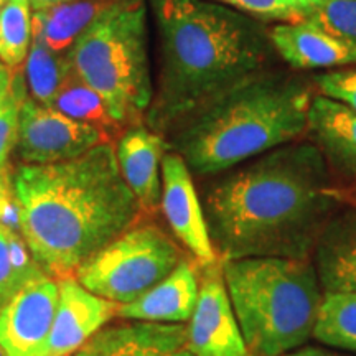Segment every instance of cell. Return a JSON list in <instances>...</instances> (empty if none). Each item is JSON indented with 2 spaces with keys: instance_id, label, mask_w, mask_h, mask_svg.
<instances>
[{
  "instance_id": "cell-5",
  "label": "cell",
  "mask_w": 356,
  "mask_h": 356,
  "mask_svg": "<svg viewBox=\"0 0 356 356\" xmlns=\"http://www.w3.org/2000/svg\"><path fill=\"white\" fill-rule=\"evenodd\" d=\"M221 267L249 353L284 356L314 337L323 296L309 259L244 257Z\"/></svg>"
},
{
  "instance_id": "cell-20",
  "label": "cell",
  "mask_w": 356,
  "mask_h": 356,
  "mask_svg": "<svg viewBox=\"0 0 356 356\" xmlns=\"http://www.w3.org/2000/svg\"><path fill=\"white\" fill-rule=\"evenodd\" d=\"M73 73L68 53L53 51L38 38H32L24 71L32 99L43 106H53L60 89Z\"/></svg>"
},
{
  "instance_id": "cell-21",
  "label": "cell",
  "mask_w": 356,
  "mask_h": 356,
  "mask_svg": "<svg viewBox=\"0 0 356 356\" xmlns=\"http://www.w3.org/2000/svg\"><path fill=\"white\" fill-rule=\"evenodd\" d=\"M314 338L333 350L356 353V293H325Z\"/></svg>"
},
{
  "instance_id": "cell-4",
  "label": "cell",
  "mask_w": 356,
  "mask_h": 356,
  "mask_svg": "<svg viewBox=\"0 0 356 356\" xmlns=\"http://www.w3.org/2000/svg\"><path fill=\"white\" fill-rule=\"evenodd\" d=\"M312 97L309 79L273 66L207 102L173 129L167 145L195 173L226 172L299 139Z\"/></svg>"
},
{
  "instance_id": "cell-34",
  "label": "cell",
  "mask_w": 356,
  "mask_h": 356,
  "mask_svg": "<svg viewBox=\"0 0 356 356\" xmlns=\"http://www.w3.org/2000/svg\"><path fill=\"white\" fill-rule=\"evenodd\" d=\"M0 356H6V353H3L2 348H0Z\"/></svg>"
},
{
  "instance_id": "cell-28",
  "label": "cell",
  "mask_w": 356,
  "mask_h": 356,
  "mask_svg": "<svg viewBox=\"0 0 356 356\" xmlns=\"http://www.w3.org/2000/svg\"><path fill=\"white\" fill-rule=\"evenodd\" d=\"M320 95L356 111V68H343L317 74L314 78Z\"/></svg>"
},
{
  "instance_id": "cell-26",
  "label": "cell",
  "mask_w": 356,
  "mask_h": 356,
  "mask_svg": "<svg viewBox=\"0 0 356 356\" xmlns=\"http://www.w3.org/2000/svg\"><path fill=\"white\" fill-rule=\"evenodd\" d=\"M12 71L13 76L10 91L0 101V170L6 168L8 155L17 145L22 104H24L25 97L29 96L25 74L19 68Z\"/></svg>"
},
{
  "instance_id": "cell-19",
  "label": "cell",
  "mask_w": 356,
  "mask_h": 356,
  "mask_svg": "<svg viewBox=\"0 0 356 356\" xmlns=\"http://www.w3.org/2000/svg\"><path fill=\"white\" fill-rule=\"evenodd\" d=\"M114 0H68L32 13L33 37L56 53H68L79 35Z\"/></svg>"
},
{
  "instance_id": "cell-22",
  "label": "cell",
  "mask_w": 356,
  "mask_h": 356,
  "mask_svg": "<svg viewBox=\"0 0 356 356\" xmlns=\"http://www.w3.org/2000/svg\"><path fill=\"white\" fill-rule=\"evenodd\" d=\"M51 108L97 129L106 142L118 136L119 129H122L111 118L104 99L91 86L81 81L76 73H73V76L60 89Z\"/></svg>"
},
{
  "instance_id": "cell-31",
  "label": "cell",
  "mask_w": 356,
  "mask_h": 356,
  "mask_svg": "<svg viewBox=\"0 0 356 356\" xmlns=\"http://www.w3.org/2000/svg\"><path fill=\"white\" fill-rule=\"evenodd\" d=\"M12 76H13V71L0 61V101L8 95V91H10Z\"/></svg>"
},
{
  "instance_id": "cell-23",
  "label": "cell",
  "mask_w": 356,
  "mask_h": 356,
  "mask_svg": "<svg viewBox=\"0 0 356 356\" xmlns=\"http://www.w3.org/2000/svg\"><path fill=\"white\" fill-rule=\"evenodd\" d=\"M43 274L20 231L0 225V309L22 287Z\"/></svg>"
},
{
  "instance_id": "cell-9",
  "label": "cell",
  "mask_w": 356,
  "mask_h": 356,
  "mask_svg": "<svg viewBox=\"0 0 356 356\" xmlns=\"http://www.w3.org/2000/svg\"><path fill=\"white\" fill-rule=\"evenodd\" d=\"M58 282L43 274L0 309V348L6 356H47L58 305Z\"/></svg>"
},
{
  "instance_id": "cell-3",
  "label": "cell",
  "mask_w": 356,
  "mask_h": 356,
  "mask_svg": "<svg viewBox=\"0 0 356 356\" xmlns=\"http://www.w3.org/2000/svg\"><path fill=\"white\" fill-rule=\"evenodd\" d=\"M159 33V74L145 126L170 134L207 102L275 66L266 22L213 0H149Z\"/></svg>"
},
{
  "instance_id": "cell-32",
  "label": "cell",
  "mask_w": 356,
  "mask_h": 356,
  "mask_svg": "<svg viewBox=\"0 0 356 356\" xmlns=\"http://www.w3.org/2000/svg\"><path fill=\"white\" fill-rule=\"evenodd\" d=\"M26 2L30 3V8H32L33 12H40V10H47V8L60 6V3L68 2V0H26Z\"/></svg>"
},
{
  "instance_id": "cell-11",
  "label": "cell",
  "mask_w": 356,
  "mask_h": 356,
  "mask_svg": "<svg viewBox=\"0 0 356 356\" xmlns=\"http://www.w3.org/2000/svg\"><path fill=\"white\" fill-rule=\"evenodd\" d=\"M162 210L178 239L202 266L218 262L207 216L185 160L177 152L162 160Z\"/></svg>"
},
{
  "instance_id": "cell-10",
  "label": "cell",
  "mask_w": 356,
  "mask_h": 356,
  "mask_svg": "<svg viewBox=\"0 0 356 356\" xmlns=\"http://www.w3.org/2000/svg\"><path fill=\"white\" fill-rule=\"evenodd\" d=\"M198 300L188 320L186 337L195 356H249L218 262L203 266Z\"/></svg>"
},
{
  "instance_id": "cell-30",
  "label": "cell",
  "mask_w": 356,
  "mask_h": 356,
  "mask_svg": "<svg viewBox=\"0 0 356 356\" xmlns=\"http://www.w3.org/2000/svg\"><path fill=\"white\" fill-rule=\"evenodd\" d=\"M284 356H345L341 353H337V351L320 348V346H302V348L291 351V353Z\"/></svg>"
},
{
  "instance_id": "cell-17",
  "label": "cell",
  "mask_w": 356,
  "mask_h": 356,
  "mask_svg": "<svg viewBox=\"0 0 356 356\" xmlns=\"http://www.w3.org/2000/svg\"><path fill=\"white\" fill-rule=\"evenodd\" d=\"M315 270L327 292L356 293V207L340 208L314 248Z\"/></svg>"
},
{
  "instance_id": "cell-29",
  "label": "cell",
  "mask_w": 356,
  "mask_h": 356,
  "mask_svg": "<svg viewBox=\"0 0 356 356\" xmlns=\"http://www.w3.org/2000/svg\"><path fill=\"white\" fill-rule=\"evenodd\" d=\"M0 225L20 231V210L13 195V178L7 168L0 170Z\"/></svg>"
},
{
  "instance_id": "cell-27",
  "label": "cell",
  "mask_w": 356,
  "mask_h": 356,
  "mask_svg": "<svg viewBox=\"0 0 356 356\" xmlns=\"http://www.w3.org/2000/svg\"><path fill=\"white\" fill-rule=\"evenodd\" d=\"M309 20L337 37L356 43V0H320Z\"/></svg>"
},
{
  "instance_id": "cell-25",
  "label": "cell",
  "mask_w": 356,
  "mask_h": 356,
  "mask_svg": "<svg viewBox=\"0 0 356 356\" xmlns=\"http://www.w3.org/2000/svg\"><path fill=\"white\" fill-rule=\"evenodd\" d=\"M261 22H299L314 13L320 0H213Z\"/></svg>"
},
{
  "instance_id": "cell-16",
  "label": "cell",
  "mask_w": 356,
  "mask_h": 356,
  "mask_svg": "<svg viewBox=\"0 0 356 356\" xmlns=\"http://www.w3.org/2000/svg\"><path fill=\"white\" fill-rule=\"evenodd\" d=\"M200 279L186 259L160 280L157 286L142 293L131 304L119 307L118 315L126 320L152 323H185L193 315L198 300Z\"/></svg>"
},
{
  "instance_id": "cell-24",
  "label": "cell",
  "mask_w": 356,
  "mask_h": 356,
  "mask_svg": "<svg viewBox=\"0 0 356 356\" xmlns=\"http://www.w3.org/2000/svg\"><path fill=\"white\" fill-rule=\"evenodd\" d=\"M32 8L26 0H7L0 7V61L20 68L32 47Z\"/></svg>"
},
{
  "instance_id": "cell-12",
  "label": "cell",
  "mask_w": 356,
  "mask_h": 356,
  "mask_svg": "<svg viewBox=\"0 0 356 356\" xmlns=\"http://www.w3.org/2000/svg\"><path fill=\"white\" fill-rule=\"evenodd\" d=\"M58 292L47 356H73L118 315L121 304L95 296L73 277L58 280Z\"/></svg>"
},
{
  "instance_id": "cell-6",
  "label": "cell",
  "mask_w": 356,
  "mask_h": 356,
  "mask_svg": "<svg viewBox=\"0 0 356 356\" xmlns=\"http://www.w3.org/2000/svg\"><path fill=\"white\" fill-rule=\"evenodd\" d=\"M147 2L114 0L68 51L74 73L121 127L140 124L154 97Z\"/></svg>"
},
{
  "instance_id": "cell-13",
  "label": "cell",
  "mask_w": 356,
  "mask_h": 356,
  "mask_svg": "<svg viewBox=\"0 0 356 356\" xmlns=\"http://www.w3.org/2000/svg\"><path fill=\"white\" fill-rule=\"evenodd\" d=\"M269 37L277 56L293 71L356 65V43L327 32L309 19L274 25Z\"/></svg>"
},
{
  "instance_id": "cell-8",
  "label": "cell",
  "mask_w": 356,
  "mask_h": 356,
  "mask_svg": "<svg viewBox=\"0 0 356 356\" xmlns=\"http://www.w3.org/2000/svg\"><path fill=\"white\" fill-rule=\"evenodd\" d=\"M102 134L51 106L26 96L20 111L17 154L25 165H48L81 157L104 144Z\"/></svg>"
},
{
  "instance_id": "cell-7",
  "label": "cell",
  "mask_w": 356,
  "mask_h": 356,
  "mask_svg": "<svg viewBox=\"0 0 356 356\" xmlns=\"http://www.w3.org/2000/svg\"><path fill=\"white\" fill-rule=\"evenodd\" d=\"M181 261L178 246L157 226H132L78 267L74 277L84 289L131 304L163 280Z\"/></svg>"
},
{
  "instance_id": "cell-15",
  "label": "cell",
  "mask_w": 356,
  "mask_h": 356,
  "mask_svg": "<svg viewBox=\"0 0 356 356\" xmlns=\"http://www.w3.org/2000/svg\"><path fill=\"white\" fill-rule=\"evenodd\" d=\"M167 147L163 137L144 124L131 126L119 137V168L142 210L154 211L162 202V160Z\"/></svg>"
},
{
  "instance_id": "cell-1",
  "label": "cell",
  "mask_w": 356,
  "mask_h": 356,
  "mask_svg": "<svg viewBox=\"0 0 356 356\" xmlns=\"http://www.w3.org/2000/svg\"><path fill=\"white\" fill-rule=\"evenodd\" d=\"M341 202L318 147L293 140L226 170L203 210L222 261L309 259Z\"/></svg>"
},
{
  "instance_id": "cell-14",
  "label": "cell",
  "mask_w": 356,
  "mask_h": 356,
  "mask_svg": "<svg viewBox=\"0 0 356 356\" xmlns=\"http://www.w3.org/2000/svg\"><path fill=\"white\" fill-rule=\"evenodd\" d=\"M73 356H195L181 323L136 322L96 333Z\"/></svg>"
},
{
  "instance_id": "cell-33",
  "label": "cell",
  "mask_w": 356,
  "mask_h": 356,
  "mask_svg": "<svg viewBox=\"0 0 356 356\" xmlns=\"http://www.w3.org/2000/svg\"><path fill=\"white\" fill-rule=\"evenodd\" d=\"M6 2H7V0H0V7H2Z\"/></svg>"
},
{
  "instance_id": "cell-2",
  "label": "cell",
  "mask_w": 356,
  "mask_h": 356,
  "mask_svg": "<svg viewBox=\"0 0 356 356\" xmlns=\"http://www.w3.org/2000/svg\"><path fill=\"white\" fill-rule=\"evenodd\" d=\"M20 234L43 273L74 277L78 267L139 218L140 204L109 142L81 157L22 165L13 175Z\"/></svg>"
},
{
  "instance_id": "cell-18",
  "label": "cell",
  "mask_w": 356,
  "mask_h": 356,
  "mask_svg": "<svg viewBox=\"0 0 356 356\" xmlns=\"http://www.w3.org/2000/svg\"><path fill=\"white\" fill-rule=\"evenodd\" d=\"M307 131L328 167L356 180V111L327 96H314Z\"/></svg>"
}]
</instances>
